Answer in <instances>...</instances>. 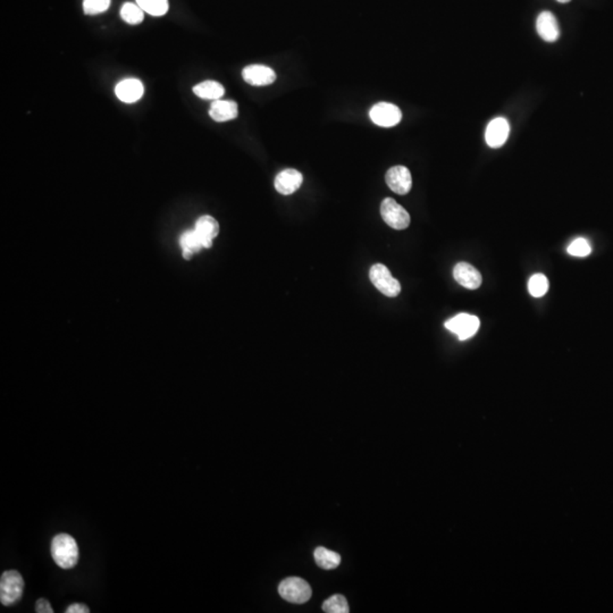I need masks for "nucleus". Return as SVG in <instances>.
<instances>
[{
  "label": "nucleus",
  "mask_w": 613,
  "mask_h": 613,
  "mask_svg": "<svg viewBox=\"0 0 613 613\" xmlns=\"http://www.w3.org/2000/svg\"><path fill=\"white\" fill-rule=\"evenodd\" d=\"M50 553L56 565L61 569L73 568L80 557L78 543L68 534H59L52 539Z\"/></svg>",
  "instance_id": "obj_1"
},
{
  "label": "nucleus",
  "mask_w": 613,
  "mask_h": 613,
  "mask_svg": "<svg viewBox=\"0 0 613 613\" xmlns=\"http://www.w3.org/2000/svg\"><path fill=\"white\" fill-rule=\"evenodd\" d=\"M24 581L22 574L17 570H7L0 578V601L3 605L10 607L17 603L23 596Z\"/></svg>",
  "instance_id": "obj_2"
},
{
  "label": "nucleus",
  "mask_w": 613,
  "mask_h": 613,
  "mask_svg": "<svg viewBox=\"0 0 613 613\" xmlns=\"http://www.w3.org/2000/svg\"><path fill=\"white\" fill-rule=\"evenodd\" d=\"M369 278L374 287L386 297L395 298L400 294V282L392 276L388 268L383 264H376L371 268Z\"/></svg>",
  "instance_id": "obj_3"
},
{
  "label": "nucleus",
  "mask_w": 613,
  "mask_h": 613,
  "mask_svg": "<svg viewBox=\"0 0 613 613\" xmlns=\"http://www.w3.org/2000/svg\"><path fill=\"white\" fill-rule=\"evenodd\" d=\"M278 593L291 603H306L311 597V588L302 578L290 577L282 581Z\"/></svg>",
  "instance_id": "obj_4"
},
{
  "label": "nucleus",
  "mask_w": 613,
  "mask_h": 613,
  "mask_svg": "<svg viewBox=\"0 0 613 613\" xmlns=\"http://www.w3.org/2000/svg\"><path fill=\"white\" fill-rule=\"evenodd\" d=\"M382 218L394 229H406L410 225V215L404 207L392 198H386L381 205Z\"/></svg>",
  "instance_id": "obj_5"
},
{
  "label": "nucleus",
  "mask_w": 613,
  "mask_h": 613,
  "mask_svg": "<svg viewBox=\"0 0 613 613\" xmlns=\"http://www.w3.org/2000/svg\"><path fill=\"white\" fill-rule=\"evenodd\" d=\"M444 326L449 329L450 332L457 334L460 341H465L477 333L478 329L481 326V320L474 315L459 313L448 320Z\"/></svg>",
  "instance_id": "obj_6"
},
{
  "label": "nucleus",
  "mask_w": 613,
  "mask_h": 613,
  "mask_svg": "<svg viewBox=\"0 0 613 613\" xmlns=\"http://www.w3.org/2000/svg\"><path fill=\"white\" fill-rule=\"evenodd\" d=\"M369 117L373 123L382 127H392L400 123L402 113L400 108L390 103H378L371 107Z\"/></svg>",
  "instance_id": "obj_7"
},
{
  "label": "nucleus",
  "mask_w": 613,
  "mask_h": 613,
  "mask_svg": "<svg viewBox=\"0 0 613 613\" xmlns=\"http://www.w3.org/2000/svg\"><path fill=\"white\" fill-rule=\"evenodd\" d=\"M385 181L391 190L400 196L407 194L413 187L411 173L404 166H394L390 168L385 176Z\"/></svg>",
  "instance_id": "obj_8"
},
{
  "label": "nucleus",
  "mask_w": 613,
  "mask_h": 613,
  "mask_svg": "<svg viewBox=\"0 0 613 613\" xmlns=\"http://www.w3.org/2000/svg\"><path fill=\"white\" fill-rule=\"evenodd\" d=\"M242 78L250 85L265 87L274 83L276 73L265 65H249L242 71Z\"/></svg>",
  "instance_id": "obj_9"
},
{
  "label": "nucleus",
  "mask_w": 613,
  "mask_h": 613,
  "mask_svg": "<svg viewBox=\"0 0 613 613\" xmlns=\"http://www.w3.org/2000/svg\"><path fill=\"white\" fill-rule=\"evenodd\" d=\"M510 133V125L503 117H497L490 121L485 133L486 143L490 148H500L506 143Z\"/></svg>",
  "instance_id": "obj_10"
},
{
  "label": "nucleus",
  "mask_w": 613,
  "mask_h": 613,
  "mask_svg": "<svg viewBox=\"0 0 613 613\" xmlns=\"http://www.w3.org/2000/svg\"><path fill=\"white\" fill-rule=\"evenodd\" d=\"M304 182V176L300 172L293 168H287L281 173H278L275 178V189L278 194L283 196H290L301 187Z\"/></svg>",
  "instance_id": "obj_11"
},
{
  "label": "nucleus",
  "mask_w": 613,
  "mask_h": 613,
  "mask_svg": "<svg viewBox=\"0 0 613 613\" xmlns=\"http://www.w3.org/2000/svg\"><path fill=\"white\" fill-rule=\"evenodd\" d=\"M453 278L461 287L476 290L481 287L483 278L479 271L467 262H459L453 269Z\"/></svg>",
  "instance_id": "obj_12"
},
{
  "label": "nucleus",
  "mask_w": 613,
  "mask_h": 613,
  "mask_svg": "<svg viewBox=\"0 0 613 613\" xmlns=\"http://www.w3.org/2000/svg\"><path fill=\"white\" fill-rule=\"evenodd\" d=\"M143 84L138 79H125L115 87L117 98L123 103H133L140 101L143 96Z\"/></svg>",
  "instance_id": "obj_13"
},
{
  "label": "nucleus",
  "mask_w": 613,
  "mask_h": 613,
  "mask_svg": "<svg viewBox=\"0 0 613 613\" xmlns=\"http://www.w3.org/2000/svg\"><path fill=\"white\" fill-rule=\"evenodd\" d=\"M536 29L539 37L546 42H554L560 37L558 20L551 12H542L536 21Z\"/></svg>",
  "instance_id": "obj_14"
},
{
  "label": "nucleus",
  "mask_w": 613,
  "mask_h": 613,
  "mask_svg": "<svg viewBox=\"0 0 613 613\" xmlns=\"http://www.w3.org/2000/svg\"><path fill=\"white\" fill-rule=\"evenodd\" d=\"M196 232L198 236H200L201 242L204 245V248L209 249L213 245V241L218 233H220V225L214 217L209 215L201 216L196 223Z\"/></svg>",
  "instance_id": "obj_15"
},
{
  "label": "nucleus",
  "mask_w": 613,
  "mask_h": 613,
  "mask_svg": "<svg viewBox=\"0 0 613 613\" xmlns=\"http://www.w3.org/2000/svg\"><path fill=\"white\" fill-rule=\"evenodd\" d=\"M209 115L215 122L224 123L232 121L239 115V107L236 101H214L209 110Z\"/></svg>",
  "instance_id": "obj_16"
},
{
  "label": "nucleus",
  "mask_w": 613,
  "mask_h": 613,
  "mask_svg": "<svg viewBox=\"0 0 613 613\" xmlns=\"http://www.w3.org/2000/svg\"><path fill=\"white\" fill-rule=\"evenodd\" d=\"M194 92L197 97L206 101H218L225 94V89L220 82L208 80L194 87Z\"/></svg>",
  "instance_id": "obj_17"
},
{
  "label": "nucleus",
  "mask_w": 613,
  "mask_h": 613,
  "mask_svg": "<svg viewBox=\"0 0 613 613\" xmlns=\"http://www.w3.org/2000/svg\"><path fill=\"white\" fill-rule=\"evenodd\" d=\"M180 242H181L182 250H183V258L187 260L192 258L197 252L200 251L201 249H204L200 236H198L196 229L184 232Z\"/></svg>",
  "instance_id": "obj_18"
},
{
  "label": "nucleus",
  "mask_w": 613,
  "mask_h": 613,
  "mask_svg": "<svg viewBox=\"0 0 613 613\" xmlns=\"http://www.w3.org/2000/svg\"><path fill=\"white\" fill-rule=\"evenodd\" d=\"M313 557H315L317 565L325 570H333L341 563V557L339 553L329 551L323 546L317 548L316 551L313 553Z\"/></svg>",
  "instance_id": "obj_19"
},
{
  "label": "nucleus",
  "mask_w": 613,
  "mask_h": 613,
  "mask_svg": "<svg viewBox=\"0 0 613 613\" xmlns=\"http://www.w3.org/2000/svg\"><path fill=\"white\" fill-rule=\"evenodd\" d=\"M121 17L127 24H140L145 19V12L138 3H125L121 8Z\"/></svg>",
  "instance_id": "obj_20"
},
{
  "label": "nucleus",
  "mask_w": 613,
  "mask_h": 613,
  "mask_svg": "<svg viewBox=\"0 0 613 613\" xmlns=\"http://www.w3.org/2000/svg\"><path fill=\"white\" fill-rule=\"evenodd\" d=\"M136 3L152 17H163L169 8L168 0H136Z\"/></svg>",
  "instance_id": "obj_21"
},
{
  "label": "nucleus",
  "mask_w": 613,
  "mask_h": 613,
  "mask_svg": "<svg viewBox=\"0 0 613 613\" xmlns=\"http://www.w3.org/2000/svg\"><path fill=\"white\" fill-rule=\"evenodd\" d=\"M323 611L327 613H348L350 609L346 597L336 594L324 602Z\"/></svg>",
  "instance_id": "obj_22"
},
{
  "label": "nucleus",
  "mask_w": 613,
  "mask_h": 613,
  "mask_svg": "<svg viewBox=\"0 0 613 613\" xmlns=\"http://www.w3.org/2000/svg\"><path fill=\"white\" fill-rule=\"evenodd\" d=\"M528 290H530V293L534 298H541L543 295H546V292L549 290V281H548L546 275H532L530 282H528Z\"/></svg>",
  "instance_id": "obj_23"
},
{
  "label": "nucleus",
  "mask_w": 613,
  "mask_h": 613,
  "mask_svg": "<svg viewBox=\"0 0 613 613\" xmlns=\"http://www.w3.org/2000/svg\"><path fill=\"white\" fill-rule=\"evenodd\" d=\"M567 251L569 255L574 256V257H588L592 252L591 245L584 238H579V239L574 240V242L570 243Z\"/></svg>",
  "instance_id": "obj_24"
},
{
  "label": "nucleus",
  "mask_w": 613,
  "mask_h": 613,
  "mask_svg": "<svg viewBox=\"0 0 613 613\" xmlns=\"http://www.w3.org/2000/svg\"><path fill=\"white\" fill-rule=\"evenodd\" d=\"M110 0H84L83 10L87 15H97L110 8Z\"/></svg>",
  "instance_id": "obj_25"
},
{
  "label": "nucleus",
  "mask_w": 613,
  "mask_h": 613,
  "mask_svg": "<svg viewBox=\"0 0 613 613\" xmlns=\"http://www.w3.org/2000/svg\"><path fill=\"white\" fill-rule=\"evenodd\" d=\"M36 612L52 613L54 612V609H52V604L49 603L45 599H39V600L37 601Z\"/></svg>",
  "instance_id": "obj_26"
},
{
  "label": "nucleus",
  "mask_w": 613,
  "mask_h": 613,
  "mask_svg": "<svg viewBox=\"0 0 613 613\" xmlns=\"http://www.w3.org/2000/svg\"><path fill=\"white\" fill-rule=\"evenodd\" d=\"M89 607L82 603H73L66 609V613H89Z\"/></svg>",
  "instance_id": "obj_27"
},
{
  "label": "nucleus",
  "mask_w": 613,
  "mask_h": 613,
  "mask_svg": "<svg viewBox=\"0 0 613 613\" xmlns=\"http://www.w3.org/2000/svg\"><path fill=\"white\" fill-rule=\"evenodd\" d=\"M557 1L561 3H569V1H572V0H557Z\"/></svg>",
  "instance_id": "obj_28"
}]
</instances>
